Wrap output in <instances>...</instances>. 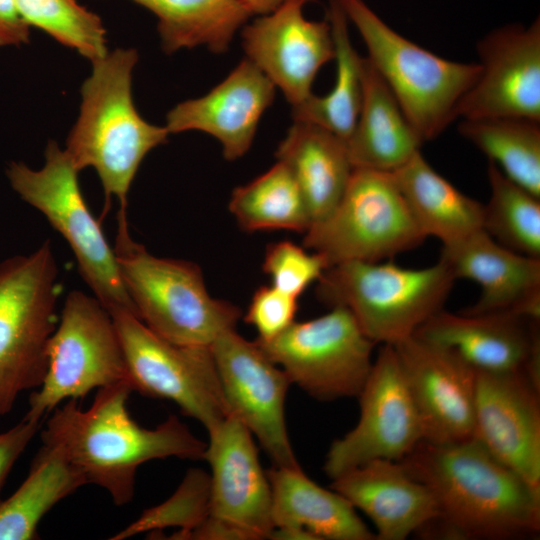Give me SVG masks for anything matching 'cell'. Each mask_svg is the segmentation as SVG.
I'll list each match as a JSON object with an SVG mask.
<instances>
[{
    "label": "cell",
    "instance_id": "16",
    "mask_svg": "<svg viewBox=\"0 0 540 540\" xmlns=\"http://www.w3.org/2000/svg\"><path fill=\"white\" fill-rule=\"evenodd\" d=\"M480 74L461 99L457 119L540 121V20L497 28L477 44Z\"/></svg>",
    "mask_w": 540,
    "mask_h": 540
},
{
    "label": "cell",
    "instance_id": "3",
    "mask_svg": "<svg viewBox=\"0 0 540 540\" xmlns=\"http://www.w3.org/2000/svg\"><path fill=\"white\" fill-rule=\"evenodd\" d=\"M138 54L116 49L93 61L92 74L81 88L79 117L71 129L65 152L80 172L92 167L105 194L103 216L112 196L126 212L127 194L145 156L166 142V127L144 120L132 97V71Z\"/></svg>",
    "mask_w": 540,
    "mask_h": 540
},
{
    "label": "cell",
    "instance_id": "6",
    "mask_svg": "<svg viewBox=\"0 0 540 540\" xmlns=\"http://www.w3.org/2000/svg\"><path fill=\"white\" fill-rule=\"evenodd\" d=\"M455 280L440 258L419 269L391 259L347 261L326 269L316 293L330 307H346L373 343L395 345L443 309Z\"/></svg>",
    "mask_w": 540,
    "mask_h": 540
},
{
    "label": "cell",
    "instance_id": "36",
    "mask_svg": "<svg viewBox=\"0 0 540 540\" xmlns=\"http://www.w3.org/2000/svg\"><path fill=\"white\" fill-rule=\"evenodd\" d=\"M327 268L322 255L310 253L290 241L269 245L263 262V271L271 278V285L297 298L318 281Z\"/></svg>",
    "mask_w": 540,
    "mask_h": 540
},
{
    "label": "cell",
    "instance_id": "33",
    "mask_svg": "<svg viewBox=\"0 0 540 540\" xmlns=\"http://www.w3.org/2000/svg\"><path fill=\"white\" fill-rule=\"evenodd\" d=\"M487 176L490 198L484 205L482 229L502 246L540 258V197L510 180L491 161Z\"/></svg>",
    "mask_w": 540,
    "mask_h": 540
},
{
    "label": "cell",
    "instance_id": "26",
    "mask_svg": "<svg viewBox=\"0 0 540 540\" xmlns=\"http://www.w3.org/2000/svg\"><path fill=\"white\" fill-rule=\"evenodd\" d=\"M276 157L289 168L299 185L311 224L336 207L354 169L346 140L305 121H294L280 142Z\"/></svg>",
    "mask_w": 540,
    "mask_h": 540
},
{
    "label": "cell",
    "instance_id": "30",
    "mask_svg": "<svg viewBox=\"0 0 540 540\" xmlns=\"http://www.w3.org/2000/svg\"><path fill=\"white\" fill-rule=\"evenodd\" d=\"M327 19L334 44V85L325 96L312 94L303 103L292 107V116L294 121L318 125L347 141L361 106L363 57L351 43L348 19L337 0L331 1Z\"/></svg>",
    "mask_w": 540,
    "mask_h": 540
},
{
    "label": "cell",
    "instance_id": "24",
    "mask_svg": "<svg viewBox=\"0 0 540 540\" xmlns=\"http://www.w3.org/2000/svg\"><path fill=\"white\" fill-rule=\"evenodd\" d=\"M266 474L271 487L274 529L302 530L315 540L376 539L345 497L316 484L301 467L274 466Z\"/></svg>",
    "mask_w": 540,
    "mask_h": 540
},
{
    "label": "cell",
    "instance_id": "15",
    "mask_svg": "<svg viewBox=\"0 0 540 540\" xmlns=\"http://www.w3.org/2000/svg\"><path fill=\"white\" fill-rule=\"evenodd\" d=\"M392 346L421 421L423 441L473 438L477 371L451 348L415 335Z\"/></svg>",
    "mask_w": 540,
    "mask_h": 540
},
{
    "label": "cell",
    "instance_id": "29",
    "mask_svg": "<svg viewBox=\"0 0 540 540\" xmlns=\"http://www.w3.org/2000/svg\"><path fill=\"white\" fill-rule=\"evenodd\" d=\"M158 19L162 48L173 53L205 46L228 50L234 35L252 15L244 0H131Z\"/></svg>",
    "mask_w": 540,
    "mask_h": 540
},
{
    "label": "cell",
    "instance_id": "40",
    "mask_svg": "<svg viewBox=\"0 0 540 540\" xmlns=\"http://www.w3.org/2000/svg\"><path fill=\"white\" fill-rule=\"evenodd\" d=\"M250 13L268 14L278 8L286 0H244Z\"/></svg>",
    "mask_w": 540,
    "mask_h": 540
},
{
    "label": "cell",
    "instance_id": "4",
    "mask_svg": "<svg viewBox=\"0 0 540 540\" xmlns=\"http://www.w3.org/2000/svg\"><path fill=\"white\" fill-rule=\"evenodd\" d=\"M114 246L120 274L138 318L160 337L179 345L206 346L235 329L241 310L208 292L199 266L161 258L135 242L126 213L118 212Z\"/></svg>",
    "mask_w": 540,
    "mask_h": 540
},
{
    "label": "cell",
    "instance_id": "9",
    "mask_svg": "<svg viewBox=\"0 0 540 540\" xmlns=\"http://www.w3.org/2000/svg\"><path fill=\"white\" fill-rule=\"evenodd\" d=\"M425 239L392 173L354 168L340 201L311 224L303 245L322 255L329 268L347 261L389 260Z\"/></svg>",
    "mask_w": 540,
    "mask_h": 540
},
{
    "label": "cell",
    "instance_id": "23",
    "mask_svg": "<svg viewBox=\"0 0 540 540\" xmlns=\"http://www.w3.org/2000/svg\"><path fill=\"white\" fill-rule=\"evenodd\" d=\"M331 488L371 520L377 540H404L437 516L430 490L399 461L367 462L332 479Z\"/></svg>",
    "mask_w": 540,
    "mask_h": 540
},
{
    "label": "cell",
    "instance_id": "28",
    "mask_svg": "<svg viewBox=\"0 0 540 540\" xmlns=\"http://www.w3.org/2000/svg\"><path fill=\"white\" fill-rule=\"evenodd\" d=\"M86 484L81 472L60 450L42 443L26 479L0 501V540L37 539L42 518Z\"/></svg>",
    "mask_w": 540,
    "mask_h": 540
},
{
    "label": "cell",
    "instance_id": "11",
    "mask_svg": "<svg viewBox=\"0 0 540 540\" xmlns=\"http://www.w3.org/2000/svg\"><path fill=\"white\" fill-rule=\"evenodd\" d=\"M110 314L133 391L173 401L207 431L230 415L210 347L172 343L129 311Z\"/></svg>",
    "mask_w": 540,
    "mask_h": 540
},
{
    "label": "cell",
    "instance_id": "27",
    "mask_svg": "<svg viewBox=\"0 0 540 540\" xmlns=\"http://www.w3.org/2000/svg\"><path fill=\"white\" fill-rule=\"evenodd\" d=\"M391 173L426 238L433 236L444 246L482 229L484 204L441 176L420 151Z\"/></svg>",
    "mask_w": 540,
    "mask_h": 540
},
{
    "label": "cell",
    "instance_id": "22",
    "mask_svg": "<svg viewBox=\"0 0 540 540\" xmlns=\"http://www.w3.org/2000/svg\"><path fill=\"white\" fill-rule=\"evenodd\" d=\"M538 323L509 312L479 314L440 310L414 333L456 351L476 371L523 370L540 353Z\"/></svg>",
    "mask_w": 540,
    "mask_h": 540
},
{
    "label": "cell",
    "instance_id": "13",
    "mask_svg": "<svg viewBox=\"0 0 540 540\" xmlns=\"http://www.w3.org/2000/svg\"><path fill=\"white\" fill-rule=\"evenodd\" d=\"M356 426L331 444L324 471L334 479L367 462L400 461L423 441L415 404L392 345H381L357 396Z\"/></svg>",
    "mask_w": 540,
    "mask_h": 540
},
{
    "label": "cell",
    "instance_id": "32",
    "mask_svg": "<svg viewBox=\"0 0 540 540\" xmlns=\"http://www.w3.org/2000/svg\"><path fill=\"white\" fill-rule=\"evenodd\" d=\"M458 131L510 180L540 197V121L461 119Z\"/></svg>",
    "mask_w": 540,
    "mask_h": 540
},
{
    "label": "cell",
    "instance_id": "10",
    "mask_svg": "<svg viewBox=\"0 0 540 540\" xmlns=\"http://www.w3.org/2000/svg\"><path fill=\"white\" fill-rule=\"evenodd\" d=\"M46 361L42 383L29 397L28 419L42 421L63 401L78 400L93 389L130 383L111 314L96 297L79 290L65 299Z\"/></svg>",
    "mask_w": 540,
    "mask_h": 540
},
{
    "label": "cell",
    "instance_id": "38",
    "mask_svg": "<svg viewBox=\"0 0 540 540\" xmlns=\"http://www.w3.org/2000/svg\"><path fill=\"white\" fill-rule=\"evenodd\" d=\"M40 423L23 417L12 428L0 433V490L14 464L39 431Z\"/></svg>",
    "mask_w": 540,
    "mask_h": 540
},
{
    "label": "cell",
    "instance_id": "18",
    "mask_svg": "<svg viewBox=\"0 0 540 540\" xmlns=\"http://www.w3.org/2000/svg\"><path fill=\"white\" fill-rule=\"evenodd\" d=\"M204 459L211 467L210 514L243 539L269 538L272 495L251 432L229 415L208 431Z\"/></svg>",
    "mask_w": 540,
    "mask_h": 540
},
{
    "label": "cell",
    "instance_id": "17",
    "mask_svg": "<svg viewBox=\"0 0 540 540\" xmlns=\"http://www.w3.org/2000/svg\"><path fill=\"white\" fill-rule=\"evenodd\" d=\"M309 0H286L242 30L246 58L256 65L295 107L312 93L318 71L334 58L328 19L305 18Z\"/></svg>",
    "mask_w": 540,
    "mask_h": 540
},
{
    "label": "cell",
    "instance_id": "21",
    "mask_svg": "<svg viewBox=\"0 0 540 540\" xmlns=\"http://www.w3.org/2000/svg\"><path fill=\"white\" fill-rule=\"evenodd\" d=\"M439 258L456 280L481 287L478 300L462 313L509 312L539 322L540 258L502 246L483 229L444 245Z\"/></svg>",
    "mask_w": 540,
    "mask_h": 540
},
{
    "label": "cell",
    "instance_id": "20",
    "mask_svg": "<svg viewBox=\"0 0 540 540\" xmlns=\"http://www.w3.org/2000/svg\"><path fill=\"white\" fill-rule=\"evenodd\" d=\"M275 88L246 58L206 95L172 108L165 127L169 134L207 133L219 141L225 159L236 160L250 149L259 121L273 103Z\"/></svg>",
    "mask_w": 540,
    "mask_h": 540
},
{
    "label": "cell",
    "instance_id": "31",
    "mask_svg": "<svg viewBox=\"0 0 540 540\" xmlns=\"http://www.w3.org/2000/svg\"><path fill=\"white\" fill-rule=\"evenodd\" d=\"M229 210L247 232H306L312 221L303 194L281 161L231 194Z\"/></svg>",
    "mask_w": 540,
    "mask_h": 540
},
{
    "label": "cell",
    "instance_id": "37",
    "mask_svg": "<svg viewBox=\"0 0 540 540\" xmlns=\"http://www.w3.org/2000/svg\"><path fill=\"white\" fill-rule=\"evenodd\" d=\"M297 299L271 284L259 287L244 318L257 330L256 340H271L291 326L298 309Z\"/></svg>",
    "mask_w": 540,
    "mask_h": 540
},
{
    "label": "cell",
    "instance_id": "14",
    "mask_svg": "<svg viewBox=\"0 0 540 540\" xmlns=\"http://www.w3.org/2000/svg\"><path fill=\"white\" fill-rule=\"evenodd\" d=\"M210 350L229 414L257 438L274 466L300 468L285 421V399L292 383L284 370L236 329L221 333Z\"/></svg>",
    "mask_w": 540,
    "mask_h": 540
},
{
    "label": "cell",
    "instance_id": "1",
    "mask_svg": "<svg viewBox=\"0 0 540 540\" xmlns=\"http://www.w3.org/2000/svg\"><path fill=\"white\" fill-rule=\"evenodd\" d=\"M399 462L431 492L437 516L417 534L444 539H520L540 530V488L497 460L475 437L421 441Z\"/></svg>",
    "mask_w": 540,
    "mask_h": 540
},
{
    "label": "cell",
    "instance_id": "35",
    "mask_svg": "<svg viewBox=\"0 0 540 540\" xmlns=\"http://www.w3.org/2000/svg\"><path fill=\"white\" fill-rule=\"evenodd\" d=\"M210 514V475L190 469L175 493L165 502L146 509L130 525L110 539L121 540L147 531L179 528L170 539L185 540Z\"/></svg>",
    "mask_w": 540,
    "mask_h": 540
},
{
    "label": "cell",
    "instance_id": "5",
    "mask_svg": "<svg viewBox=\"0 0 540 540\" xmlns=\"http://www.w3.org/2000/svg\"><path fill=\"white\" fill-rule=\"evenodd\" d=\"M359 32L367 59L424 142L457 119V107L480 74L479 63L442 58L388 26L363 0H337Z\"/></svg>",
    "mask_w": 540,
    "mask_h": 540
},
{
    "label": "cell",
    "instance_id": "25",
    "mask_svg": "<svg viewBox=\"0 0 540 540\" xmlns=\"http://www.w3.org/2000/svg\"><path fill=\"white\" fill-rule=\"evenodd\" d=\"M347 147L353 168L393 172L420 151L416 133L388 86L362 59V100Z\"/></svg>",
    "mask_w": 540,
    "mask_h": 540
},
{
    "label": "cell",
    "instance_id": "12",
    "mask_svg": "<svg viewBox=\"0 0 540 540\" xmlns=\"http://www.w3.org/2000/svg\"><path fill=\"white\" fill-rule=\"evenodd\" d=\"M255 343L291 383L319 401L357 397L370 373L376 345L343 306L294 322L275 338Z\"/></svg>",
    "mask_w": 540,
    "mask_h": 540
},
{
    "label": "cell",
    "instance_id": "39",
    "mask_svg": "<svg viewBox=\"0 0 540 540\" xmlns=\"http://www.w3.org/2000/svg\"><path fill=\"white\" fill-rule=\"evenodd\" d=\"M29 27L19 13L16 0H0V46L28 43Z\"/></svg>",
    "mask_w": 540,
    "mask_h": 540
},
{
    "label": "cell",
    "instance_id": "8",
    "mask_svg": "<svg viewBox=\"0 0 540 540\" xmlns=\"http://www.w3.org/2000/svg\"><path fill=\"white\" fill-rule=\"evenodd\" d=\"M79 171L54 140L45 149V164L33 170L22 162L7 169L20 198L40 211L66 240L78 271L94 297L109 313L124 310L137 316L124 286L114 249L109 245L81 193ZM138 317V316H137Z\"/></svg>",
    "mask_w": 540,
    "mask_h": 540
},
{
    "label": "cell",
    "instance_id": "34",
    "mask_svg": "<svg viewBox=\"0 0 540 540\" xmlns=\"http://www.w3.org/2000/svg\"><path fill=\"white\" fill-rule=\"evenodd\" d=\"M16 4L29 26L43 30L92 62L108 53L101 18L76 0H16Z\"/></svg>",
    "mask_w": 540,
    "mask_h": 540
},
{
    "label": "cell",
    "instance_id": "19",
    "mask_svg": "<svg viewBox=\"0 0 540 540\" xmlns=\"http://www.w3.org/2000/svg\"><path fill=\"white\" fill-rule=\"evenodd\" d=\"M540 389L523 370L476 374L474 437L540 488Z\"/></svg>",
    "mask_w": 540,
    "mask_h": 540
},
{
    "label": "cell",
    "instance_id": "7",
    "mask_svg": "<svg viewBox=\"0 0 540 540\" xmlns=\"http://www.w3.org/2000/svg\"><path fill=\"white\" fill-rule=\"evenodd\" d=\"M58 267L49 240L0 263V417L38 388L57 320Z\"/></svg>",
    "mask_w": 540,
    "mask_h": 540
},
{
    "label": "cell",
    "instance_id": "2",
    "mask_svg": "<svg viewBox=\"0 0 540 540\" xmlns=\"http://www.w3.org/2000/svg\"><path fill=\"white\" fill-rule=\"evenodd\" d=\"M133 388L122 381L98 389L85 410L77 399L55 408L41 432L43 444L60 450L87 484L105 489L115 505L130 503L143 463L168 457L204 459L207 443L176 416L154 429L140 426L127 408Z\"/></svg>",
    "mask_w": 540,
    "mask_h": 540
}]
</instances>
